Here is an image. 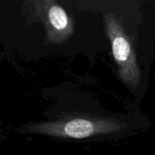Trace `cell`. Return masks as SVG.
Segmentation results:
<instances>
[{"instance_id":"6da1fadb","label":"cell","mask_w":155,"mask_h":155,"mask_svg":"<svg viewBox=\"0 0 155 155\" xmlns=\"http://www.w3.org/2000/svg\"><path fill=\"white\" fill-rule=\"evenodd\" d=\"M129 130L128 123L115 117L78 116L25 124L18 129V132L59 139L84 140L115 137Z\"/></svg>"},{"instance_id":"3957f363","label":"cell","mask_w":155,"mask_h":155,"mask_svg":"<svg viewBox=\"0 0 155 155\" xmlns=\"http://www.w3.org/2000/svg\"><path fill=\"white\" fill-rule=\"evenodd\" d=\"M35 16L45 28L46 39L51 44H63L74 33V23L66 11L54 1L34 2Z\"/></svg>"},{"instance_id":"7a4b0ae2","label":"cell","mask_w":155,"mask_h":155,"mask_svg":"<svg viewBox=\"0 0 155 155\" xmlns=\"http://www.w3.org/2000/svg\"><path fill=\"white\" fill-rule=\"evenodd\" d=\"M104 20L119 77L127 87L136 89L140 85L142 74L132 44L124 27L113 13L104 15Z\"/></svg>"}]
</instances>
